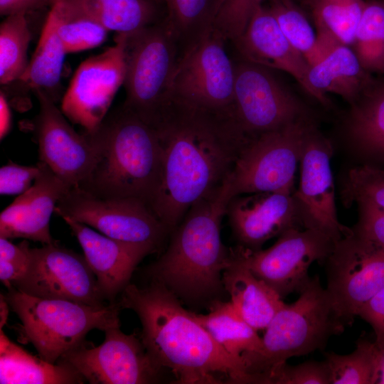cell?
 Segmentation results:
<instances>
[{"label":"cell","mask_w":384,"mask_h":384,"mask_svg":"<svg viewBox=\"0 0 384 384\" xmlns=\"http://www.w3.org/2000/svg\"><path fill=\"white\" fill-rule=\"evenodd\" d=\"M294 186L230 199L226 215L238 245L260 250L267 241L291 228H304L294 196Z\"/></svg>","instance_id":"obj_19"},{"label":"cell","mask_w":384,"mask_h":384,"mask_svg":"<svg viewBox=\"0 0 384 384\" xmlns=\"http://www.w3.org/2000/svg\"><path fill=\"white\" fill-rule=\"evenodd\" d=\"M318 35L352 46L366 2L363 0H311Z\"/></svg>","instance_id":"obj_34"},{"label":"cell","mask_w":384,"mask_h":384,"mask_svg":"<svg viewBox=\"0 0 384 384\" xmlns=\"http://www.w3.org/2000/svg\"><path fill=\"white\" fill-rule=\"evenodd\" d=\"M180 58L214 28L222 0H163Z\"/></svg>","instance_id":"obj_30"},{"label":"cell","mask_w":384,"mask_h":384,"mask_svg":"<svg viewBox=\"0 0 384 384\" xmlns=\"http://www.w3.org/2000/svg\"><path fill=\"white\" fill-rule=\"evenodd\" d=\"M4 296L17 315L20 340L31 343L43 359L56 363L68 351L85 342L90 331H104L120 324L117 302L102 307L63 299L33 297L14 287Z\"/></svg>","instance_id":"obj_6"},{"label":"cell","mask_w":384,"mask_h":384,"mask_svg":"<svg viewBox=\"0 0 384 384\" xmlns=\"http://www.w3.org/2000/svg\"><path fill=\"white\" fill-rule=\"evenodd\" d=\"M336 242L316 230L294 228L265 250L236 247L252 272L283 299L293 292L299 293L311 278V265L325 262Z\"/></svg>","instance_id":"obj_12"},{"label":"cell","mask_w":384,"mask_h":384,"mask_svg":"<svg viewBox=\"0 0 384 384\" xmlns=\"http://www.w3.org/2000/svg\"><path fill=\"white\" fill-rule=\"evenodd\" d=\"M91 17L109 31L131 34L166 17L157 0H63Z\"/></svg>","instance_id":"obj_26"},{"label":"cell","mask_w":384,"mask_h":384,"mask_svg":"<svg viewBox=\"0 0 384 384\" xmlns=\"http://www.w3.org/2000/svg\"><path fill=\"white\" fill-rule=\"evenodd\" d=\"M61 218L78 240L104 299L108 304L117 302V296L130 284L137 266L155 251L112 239L68 216Z\"/></svg>","instance_id":"obj_20"},{"label":"cell","mask_w":384,"mask_h":384,"mask_svg":"<svg viewBox=\"0 0 384 384\" xmlns=\"http://www.w3.org/2000/svg\"><path fill=\"white\" fill-rule=\"evenodd\" d=\"M233 43L244 60L286 72L314 96L308 81L310 65L287 39L269 7L258 4L244 32Z\"/></svg>","instance_id":"obj_22"},{"label":"cell","mask_w":384,"mask_h":384,"mask_svg":"<svg viewBox=\"0 0 384 384\" xmlns=\"http://www.w3.org/2000/svg\"><path fill=\"white\" fill-rule=\"evenodd\" d=\"M48 14L67 53L95 48L107 38V29L63 0H52Z\"/></svg>","instance_id":"obj_32"},{"label":"cell","mask_w":384,"mask_h":384,"mask_svg":"<svg viewBox=\"0 0 384 384\" xmlns=\"http://www.w3.org/2000/svg\"><path fill=\"white\" fill-rule=\"evenodd\" d=\"M341 196L346 205L366 201L384 210V169L369 164L353 167L343 182Z\"/></svg>","instance_id":"obj_37"},{"label":"cell","mask_w":384,"mask_h":384,"mask_svg":"<svg viewBox=\"0 0 384 384\" xmlns=\"http://www.w3.org/2000/svg\"><path fill=\"white\" fill-rule=\"evenodd\" d=\"M12 287L28 295L102 307L109 304L84 256L57 242L31 248L24 275Z\"/></svg>","instance_id":"obj_13"},{"label":"cell","mask_w":384,"mask_h":384,"mask_svg":"<svg viewBox=\"0 0 384 384\" xmlns=\"http://www.w3.org/2000/svg\"><path fill=\"white\" fill-rule=\"evenodd\" d=\"M233 197L231 172L220 186L194 203L171 232L167 250L148 268L151 280L186 302L217 299L224 289L223 272L231 255L222 242L220 225Z\"/></svg>","instance_id":"obj_3"},{"label":"cell","mask_w":384,"mask_h":384,"mask_svg":"<svg viewBox=\"0 0 384 384\" xmlns=\"http://www.w3.org/2000/svg\"><path fill=\"white\" fill-rule=\"evenodd\" d=\"M352 46L366 71L384 72L383 3L366 2Z\"/></svg>","instance_id":"obj_36"},{"label":"cell","mask_w":384,"mask_h":384,"mask_svg":"<svg viewBox=\"0 0 384 384\" xmlns=\"http://www.w3.org/2000/svg\"><path fill=\"white\" fill-rule=\"evenodd\" d=\"M330 384H377L381 351L374 342L359 339L353 352L324 353Z\"/></svg>","instance_id":"obj_33"},{"label":"cell","mask_w":384,"mask_h":384,"mask_svg":"<svg viewBox=\"0 0 384 384\" xmlns=\"http://www.w3.org/2000/svg\"><path fill=\"white\" fill-rule=\"evenodd\" d=\"M18 12L6 16L0 26V83L7 85L18 81L28 62L27 51L31 39L26 18Z\"/></svg>","instance_id":"obj_35"},{"label":"cell","mask_w":384,"mask_h":384,"mask_svg":"<svg viewBox=\"0 0 384 384\" xmlns=\"http://www.w3.org/2000/svg\"><path fill=\"white\" fill-rule=\"evenodd\" d=\"M39 103L34 123L40 161L45 163L69 188L81 183L94 169L97 144L83 132L75 131L55 102L41 90H33Z\"/></svg>","instance_id":"obj_18"},{"label":"cell","mask_w":384,"mask_h":384,"mask_svg":"<svg viewBox=\"0 0 384 384\" xmlns=\"http://www.w3.org/2000/svg\"><path fill=\"white\" fill-rule=\"evenodd\" d=\"M55 213L84 223L112 239L147 246L155 252L169 232L145 203L132 198H101L79 186L63 196Z\"/></svg>","instance_id":"obj_9"},{"label":"cell","mask_w":384,"mask_h":384,"mask_svg":"<svg viewBox=\"0 0 384 384\" xmlns=\"http://www.w3.org/2000/svg\"><path fill=\"white\" fill-rule=\"evenodd\" d=\"M309 118L262 134L240 154L232 171L234 196L275 191L295 185V174L307 136Z\"/></svg>","instance_id":"obj_8"},{"label":"cell","mask_w":384,"mask_h":384,"mask_svg":"<svg viewBox=\"0 0 384 384\" xmlns=\"http://www.w3.org/2000/svg\"><path fill=\"white\" fill-rule=\"evenodd\" d=\"M11 127V112L10 104L5 92H0V139L2 140Z\"/></svg>","instance_id":"obj_45"},{"label":"cell","mask_w":384,"mask_h":384,"mask_svg":"<svg viewBox=\"0 0 384 384\" xmlns=\"http://www.w3.org/2000/svg\"><path fill=\"white\" fill-rule=\"evenodd\" d=\"M328 291L347 325L384 288V252L353 233L336 242L325 261Z\"/></svg>","instance_id":"obj_15"},{"label":"cell","mask_w":384,"mask_h":384,"mask_svg":"<svg viewBox=\"0 0 384 384\" xmlns=\"http://www.w3.org/2000/svg\"><path fill=\"white\" fill-rule=\"evenodd\" d=\"M346 326L319 276L311 277L298 299L284 304L265 329L260 349L242 355L251 383L267 384L288 359L324 349Z\"/></svg>","instance_id":"obj_5"},{"label":"cell","mask_w":384,"mask_h":384,"mask_svg":"<svg viewBox=\"0 0 384 384\" xmlns=\"http://www.w3.org/2000/svg\"><path fill=\"white\" fill-rule=\"evenodd\" d=\"M157 1H160V2H161V3H164V1H163V0H157Z\"/></svg>","instance_id":"obj_47"},{"label":"cell","mask_w":384,"mask_h":384,"mask_svg":"<svg viewBox=\"0 0 384 384\" xmlns=\"http://www.w3.org/2000/svg\"><path fill=\"white\" fill-rule=\"evenodd\" d=\"M234 64L233 114L249 138L309 118L305 107L267 68L244 59Z\"/></svg>","instance_id":"obj_11"},{"label":"cell","mask_w":384,"mask_h":384,"mask_svg":"<svg viewBox=\"0 0 384 384\" xmlns=\"http://www.w3.org/2000/svg\"><path fill=\"white\" fill-rule=\"evenodd\" d=\"M122 35L126 92L122 105L150 124L169 97L180 58L178 41L166 17Z\"/></svg>","instance_id":"obj_7"},{"label":"cell","mask_w":384,"mask_h":384,"mask_svg":"<svg viewBox=\"0 0 384 384\" xmlns=\"http://www.w3.org/2000/svg\"><path fill=\"white\" fill-rule=\"evenodd\" d=\"M52 0H0L1 16L38 10L46 6L50 7Z\"/></svg>","instance_id":"obj_44"},{"label":"cell","mask_w":384,"mask_h":384,"mask_svg":"<svg viewBox=\"0 0 384 384\" xmlns=\"http://www.w3.org/2000/svg\"><path fill=\"white\" fill-rule=\"evenodd\" d=\"M209 307L208 314L193 312L194 316L229 354L242 358L243 353L260 349L262 337L242 319L230 301L217 299L210 303Z\"/></svg>","instance_id":"obj_29"},{"label":"cell","mask_w":384,"mask_h":384,"mask_svg":"<svg viewBox=\"0 0 384 384\" xmlns=\"http://www.w3.org/2000/svg\"><path fill=\"white\" fill-rule=\"evenodd\" d=\"M264 0H222L214 28L235 42L244 32L255 8Z\"/></svg>","instance_id":"obj_38"},{"label":"cell","mask_w":384,"mask_h":384,"mask_svg":"<svg viewBox=\"0 0 384 384\" xmlns=\"http://www.w3.org/2000/svg\"><path fill=\"white\" fill-rule=\"evenodd\" d=\"M117 303L138 316L148 353L174 373L176 383H251L242 359L225 351L164 284L154 280L144 287L129 284Z\"/></svg>","instance_id":"obj_2"},{"label":"cell","mask_w":384,"mask_h":384,"mask_svg":"<svg viewBox=\"0 0 384 384\" xmlns=\"http://www.w3.org/2000/svg\"><path fill=\"white\" fill-rule=\"evenodd\" d=\"M159 141V183L150 207L169 232L189 208L220 186L251 140L233 113L169 97L150 124Z\"/></svg>","instance_id":"obj_1"},{"label":"cell","mask_w":384,"mask_h":384,"mask_svg":"<svg viewBox=\"0 0 384 384\" xmlns=\"http://www.w3.org/2000/svg\"><path fill=\"white\" fill-rule=\"evenodd\" d=\"M268 7L287 39L310 66L340 44L317 36L305 14L291 0H272Z\"/></svg>","instance_id":"obj_31"},{"label":"cell","mask_w":384,"mask_h":384,"mask_svg":"<svg viewBox=\"0 0 384 384\" xmlns=\"http://www.w3.org/2000/svg\"><path fill=\"white\" fill-rule=\"evenodd\" d=\"M39 171L38 164L28 166L9 161L0 169L1 195H21L25 193L32 186Z\"/></svg>","instance_id":"obj_42"},{"label":"cell","mask_w":384,"mask_h":384,"mask_svg":"<svg viewBox=\"0 0 384 384\" xmlns=\"http://www.w3.org/2000/svg\"><path fill=\"white\" fill-rule=\"evenodd\" d=\"M66 54L54 20L48 14L33 55L18 81L32 91L43 92L56 103L61 90L60 76Z\"/></svg>","instance_id":"obj_28"},{"label":"cell","mask_w":384,"mask_h":384,"mask_svg":"<svg viewBox=\"0 0 384 384\" xmlns=\"http://www.w3.org/2000/svg\"><path fill=\"white\" fill-rule=\"evenodd\" d=\"M357 316L370 325L375 336L374 343L384 351V288L361 307Z\"/></svg>","instance_id":"obj_43"},{"label":"cell","mask_w":384,"mask_h":384,"mask_svg":"<svg viewBox=\"0 0 384 384\" xmlns=\"http://www.w3.org/2000/svg\"><path fill=\"white\" fill-rule=\"evenodd\" d=\"M226 41L214 28L183 54L174 74L169 97L233 114L235 64L226 51Z\"/></svg>","instance_id":"obj_10"},{"label":"cell","mask_w":384,"mask_h":384,"mask_svg":"<svg viewBox=\"0 0 384 384\" xmlns=\"http://www.w3.org/2000/svg\"><path fill=\"white\" fill-rule=\"evenodd\" d=\"M82 375L69 363H51L33 356L0 331L1 384H82Z\"/></svg>","instance_id":"obj_25"},{"label":"cell","mask_w":384,"mask_h":384,"mask_svg":"<svg viewBox=\"0 0 384 384\" xmlns=\"http://www.w3.org/2000/svg\"><path fill=\"white\" fill-rule=\"evenodd\" d=\"M30 260L31 248L26 240L14 245L9 239L0 238V280L8 289L24 275Z\"/></svg>","instance_id":"obj_39"},{"label":"cell","mask_w":384,"mask_h":384,"mask_svg":"<svg viewBox=\"0 0 384 384\" xmlns=\"http://www.w3.org/2000/svg\"><path fill=\"white\" fill-rule=\"evenodd\" d=\"M358 220L353 233L373 247L384 252V210L366 201L356 203Z\"/></svg>","instance_id":"obj_41"},{"label":"cell","mask_w":384,"mask_h":384,"mask_svg":"<svg viewBox=\"0 0 384 384\" xmlns=\"http://www.w3.org/2000/svg\"><path fill=\"white\" fill-rule=\"evenodd\" d=\"M348 133L369 164L384 166V86L372 84L351 104Z\"/></svg>","instance_id":"obj_27"},{"label":"cell","mask_w":384,"mask_h":384,"mask_svg":"<svg viewBox=\"0 0 384 384\" xmlns=\"http://www.w3.org/2000/svg\"><path fill=\"white\" fill-rule=\"evenodd\" d=\"M115 44L83 61L65 92L60 110L86 132L95 130L107 116L125 77L124 40L117 34Z\"/></svg>","instance_id":"obj_16"},{"label":"cell","mask_w":384,"mask_h":384,"mask_svg":"<svg viewBox=\"0 0 384 384\" xmlns=\"http://www.w3.org/2000/svg\"><path fill=\"white\" fill-rule=\"evenodd\" d=\"M32 186L19 195L0 215V238H23L43 245L56 242L50 220L58 201L70 188L42 161Z\"/></svg>","instance_id":"obj_21"},{"label":"cell","mask_w":384,"mask_h":384,"mask_svg":"<svg viewBox=\"0 0 384 384\" xmlns=\"http://www.w3.org/2000/svg\"><path fill=\"white\" fill-rule=\"evenodd\" d=\"M267 384H330L329 370L325 361H309L295 366L286 363Z\"/></svg>","instance_id":"obj_40"},{"label":"cell","mask_w":384,"mask_h":384,"mask_svg":"<svg viewBox=\"0 0 384 384\" xmlns=\"http://www.w3.org/2000/svg\"><path fill=\"white\" fill-rule=\"evenodd\" d=\"M308 81L313 97L325 106L330 104L327 92L336 94L351 105L372 84L354 50L343 44H337L310 66Z\"/></svg>","instance_id":"obj_24"},{"label":"cell","mask_w":384,"mask_h":384,"mask_svg":"<svg viewBox=\"0 0 384 384\" xmlns=\"http://www.w3.org/2000/svg\"><path fill=\"white\" fill-rule=\"evenodd\" d=\"M332 154L330 142L313 127L299 161L300 176L294 196L304 228L319 231L338 242L351 235L353 230L338 218Z\"/></svg>","instance_id":"obj_17"},{"label":"cell","mask_w":384,"mask_h":384,"mask_svg":"<svg viewBox=\"0 0 384 384\" xmlns=\"http://www.w3.org/2000/svg\"><path fill=\"white\" fill-rule=\"evenodd\" d=\"M223 272L224 289L235 309L255 330H265L285 304L279 294L257 277L242 260L237 247Z\"/></svg>","instance_id":"obj_23"},{"label":"cell","mask_w":384,"mask_h":384,"mask_svg":"<svg viewBox=\"0 0 384 384\" xmlns=\"http://www.w3.org/2000/svg\"><path fill=\"white\" fill-rule=\"evenodd\" d=\"M86 133L97 144L99 156L90 175L77 186L98 197L137 199L150 207L161 167L155 129L122 105Z\"/></svg>","instance_id":"obj_4"},{"label":"cell","mask_w":384,"mask_h":384,"mask_svg":"<svg viewBox=\"0 0 384 384\" xmlns=\"http://www.w3.org/2000/svg\"><path fill=\"white\" fill-rule=\"evenodd\" d=\"M377 384H384V351H381L378 379Z\"/></svg>","instance_id":"obj_46"},{"label":"cell","mask_w":384,"mask_h":384,"mask_svg":"<svg viewBox=\"0 0 384 384\" xmlns=\"http://www.w3.org/2000/svg\"><path fill=\"white\" fill-rule=\"evenodd\" d=\"M98 346L87 342L65 353L61 359L72 365L91 384H146L158 380L161 370L141 338L120 330V324L104 331Z\"/></svg>","instance_id":"obj_14"}]
</instances>
